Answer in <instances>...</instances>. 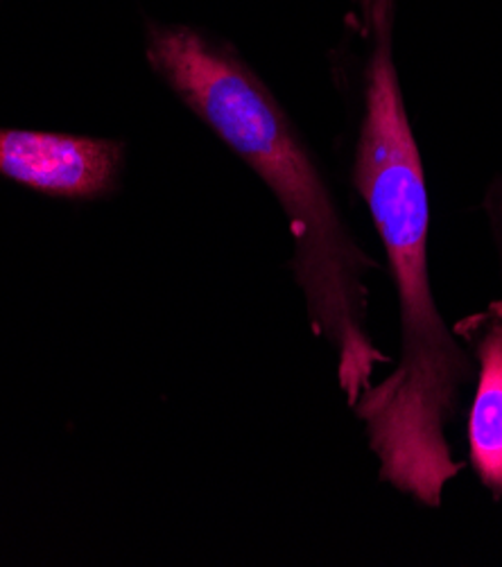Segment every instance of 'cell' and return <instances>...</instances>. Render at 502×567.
<instances>
[{"label":"cell","mask_w":502,"mask_h":567,"mask_svg":"<svg viewBox=\"0 0 502 567\" xmlns=\"http://www.w3.org/2000/svg\"><path fill=\"white\" fill-rule=\"evenodd\" d=\"M145 52L152 71L281 204L310 328L330 347L354 408L376 369L392 362L369 332L367 276L380 265L354 240L288 113L243 60L182 25H150Z\"/></svg>","instance_id":"1"},{"label":"cell","mask_w":502,"mask_h":567,"mask_svg":"<svg viewBox=\"0 0 502 567\" xmlns=\"http://www.w3.org/2000/svg\"><path fill=\"white\" fill-rule=\"evenodd\" d=\"M356 186L382 240L399 301L401 353L395 371L351 408L365 425L378 480L410 499L439 508L464 471L449 427L462 408L473 362L443 321L428 271L430 206L423 163L412 152H385L356 173Z\"/></svg>","instance_id":"2"},{"label":"cell","mask_w":502,"mask_h":567,"mask_svg":"<svg viewBox=\"0 0 502 567\" xmlns=\"http://www.w3.org/2000/svg\"><path fill=\"white\" fill-rule=\"evenodd\" d=\"M123 147L109 138L0 127V175L43 195L91 199L114 188Z\"/></svg>","instance_id":"3"},{"label":"cell","mask_w":502,"mask_h":567,"mask_svg":"<svg viewBox=\"0 0 502 567\" xmlns=\"http://www.w3.org/2000/svg\"><path fill=\"white\" fill-rule=\"evenodd\" d=\"M453 332L471 347L478 364L469 414V464L493 499H502V301L464 317Z\"/></svg>","instance_id":"4"}]
</instances>
